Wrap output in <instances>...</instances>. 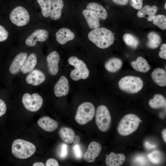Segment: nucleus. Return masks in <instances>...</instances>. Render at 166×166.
I'll list each match as a JSON object with an SVG mask.
<instances>
[{"label": "nucleus", "instance_id": "nucleus-1", "mask_svg": "<svg viewBox=\"0 0 166 166\" xmlns=\"http://www.w3.org/2000/svg\"><path fill=\"white\" fill-rule=\"evenodd\" d=\"M88 36L90 41L102 49L109 47L113 44L115 40L112 31L105 27L93 29L89 32Z\"/></svg>", "mask_w": 166, "mask_h": 166}, {"label": "nucleus", "instance_id": "nucleus-2", "mask_svg": "<svg viewBox=\"0 0 166 166\" xmlns=\"http://www.w3.org/2000/svg\"><path fill=\"white\" fill-rule=\"evenodd\" d=\"M141 122H142V121L136 115L127 114L119 122L117 128V131L121 136L129 135L138 129Z\"/></svg>", "mask_w": 166, "mask_h": 166}, {"label": "nucleus", "instance_id": "nucleus-3", "mask_svg": "<svg viewBox=\"0 0 166 166\" xmlns=\"http://www.w3.org/2000/svg\"><path fill=\"white\" fill-rule=\"evenodd\" d=\"M36 150L32 143L22 139L14 140L12 144L11 152L13 155L19 159H26L31 156Z\"/></svg>", "mask_w": 166, "mask_h": 166}, {"label": "nucleus", "instance_id": "nucleus-4", "mask_svg": "<svg viewBox=\"0 0 166 166\" xmlns=\"http://www.w3.org/2000/svg\"><path fill=\"white\" fill-rule=\"evenodd\" d=\"M143 81L140 77L132 76L123 77L118 83L119 88L121 91L130 94L138 92L143 88Z\"/></svg>", "mask_w": 166, "mask_h": 166}, {"label": "nucleus", "instance_id": "nucleus-5", "mask_svg": "<svg viewBox=\"0 0 166 166\" xmlns=\"http://www.w3.org/2000/svg\"><path fill=\"white\" fill-rule=\"evenodd\" d=\"M68 62L75 68L70 73V77L73 80L77 81L81 79L85 80L88 77L89 71L83 61L76 56H73L69 58Z\"/></svg>", "mask_w": 166, "mask_h": 166}, {"label": "nucleus", "instance_id": "nucleus-6", "mask_svg": "<svg viewBox=\"0 0 166 166\" xmlns=\"http://www.w3.org/2000/svg\"><path fill=\"white\" fill-rule=\"evenodd\" d=\"M95 108L91 102H85L78 107L75 119L80 125H84L91 121L95 114Z\"/></svg>", "mask_w": 166, "mask_h": 166}, {"label": "nucleus", "instance_id": "nucleus-7", "mask_svg": "<svg viewBox=\"0 0 166 166\" xmlns=\"http://www.w3.org/2000/svg\"><path fill=\"white\" fill-rule=\"evenodd\" d=\"M110 112L105 105H101L97 109L95 113V122L99 129L106 132L109 129L111 123Z\"/></svg>", "mask_w": 166, "mask_h": 166}, {"label": "nucleus", "instance_id": "nucleus-8", "mask_svg": "<svg viewBox=\"0 0 166 166\" xmlns=\"http://www.w3.org/2000/svg\"><path fill=\"white\" fill-rule=\"evenodd\" d=\"M22 101L27 110L34 112L40 109L42 105L43 100L42 97L37 93H34L30 95L26 93L22 97Z\"/></svg>", "mask_w": 166, "mask_h": 166}, {"label": "nucleus", "instance_id": "nucleus-9", "mask_svg": "<svg viewBox=\"0 0 166 166\" xmlns=\"http://www.w3.org/2000/svg\"><path fill=\"white\" fill-rule=\"evenodd\" d=\"M10 18L13 24L18 26H22L29 22L30 16L25 8L21 6H18L11 11Z\"/></svg>", "mask_w": 166, "mask_h": 166}, {"label": "nucleus", "instance_id": "nucleus-10", "mask_svg": "<svg viewBox=\"0 0 166 166\" xmlns=\"http://www.w3.org/2000/svg\"><path fill=\"white\" fill-rule=\"evenodd\" d=\"M102 149L101 144L98 142L93 141L89 144L84 155L85 160L88 163H92L99 156Z\"/></svg>", "mask_w": 166, "mask_h": 166}, {"label": "nucleus", "instance_id": "nucleus-11", "mask_svg": "<svg viewBox=\"0 0 166 166\" xmlns=\"http://www.w3.org/2000/svg\"><path fill=\"white\" fill-rule=\"evenodd\" d=\"M49 33L46 30L40 29L34 31L25 41L26 45L29 47L35 46L37 42H44L48 38Z\"/></svg>", "mask_w": 166, "mask_h": 166}, {"label": "nucleus", "instance_id": "nucleus-12", "mask_svg": "<svg viewBox=\"0 0 166 166\" xmlns=\"http://www.w3.org/2000/svg\"><path fill=\"white\" fill-rule=\"evenodd\" d=\"M60 60L58 53L54 51L50 53L46 57L48 72L52 76L56 75L59 70L58 64Z\"/></svg>", "mask_w": 166, "mask_h": 166}, {"label": "nucleus", "instance_id": "nucleus-13", "mask_svg": "<svg viewBox=\"0 0 166 166\" xmlns=\"http://www.w3.org/2000/svg\"><path fill=\"white\" fill-rule=\"evenodd\" d=\"M69 90V81L64 76H61L55 85L54 92L57 97L66 96Z\"/></svg>", "mask_w": 166, "mask_h": 166}, {"label": "nucleus", "instance_id": "nucleus-14", "mask_svg": "<svg viewBox=\"0 0 166 166\" xmlns=\"http://www.w3.org/2000/svg\"><path fill=\"white\" fill-rule=\"evenodd\" d=\"M27 54L21 52L18 54L14 58L9 68L11 74L15 75L21 70L27 57Z\"/></svg>", "mask_w": 166, "mask_h": 166}, {"label": "nucleus", "instance_id": "nucleus-15", "mask_svg": "<svg viewBox=\"0 0 166 166\" xmlns=\"http://www.w3.org/2000/svg\"><path fill=\"white\" fill-rule=\"evenodd\" d=\"M45 79L44 74L37 69L33 70L26 76V80L29 84L37 86L43 82Z\"/></svg>", "mask_w": 166, "mask_h": 166}, {"label": "nucleus", "instance_id": "nucleus-16", "mask_svg": "<svg viewBox=\"0 0 166 166\" xmlns=\"http://www.w3.org/2000/svg\"><path fill=\"white\" fill-rule=\"evenodd\" d=\"M37 124L42 129L49 132L54 131L58 126L57 121L48 116H44L40 118L38 120Z\"/></svg>", "mask_w": 166, "mask_h": 166}, {"label": "nucleus", "instance_id": "nucleus-17", "mask_svg": "<svg viewBox=\"0 0 166 166\" xmlns=\"http://www.w3.org/2000/svg\"><path fill=\"white\" fill-rule=\"evenodd\" d=\"M126 160L125 156L123 154H116L111 152L109 155H106L105 163L107 166H120L122 165Z\"/></svg>", "mask_w": 166, "mask_h": 166}, {"label": "nucleus", "instance_id": "nucleus-18", "mask_svg": "<svg viewBox=\"0 0 166 166\" xmlns=\"http://www.w3.org/2000/svg\"><path fill=\"white\" fill-rule=\"evenodd\" d=\"M75 37L74 33L67 28H62L56 33V40L61 45H64L68 42L73 40Z\"/></svg>", "mask_w": 166, "mask_h": 166}, {"label": "nucleus", "instance_id": "nucleus-19", "mask_svg": "<svg viewBox=\"0 0 166 166\" xmlns=\"http://www.w3.org/2000/svg\"><path fill=\"white\" fill-rule=\"evenodd\" d=\"M157 7L155 5L150 6L148 5L142 7L137 13V16L140 18H144L148 21H152L155 17Z\"/></svg>", "mask_w": 166, "mask_h": 166}, {"label": "nucleus", "instance_id": "nucleus-20", "mask_svg": "<svg viewBox=\"0 0 166 166\" xmlns=\"http://www.w3.org/2000/svg\"><path fill=\"white\" fill-rule=\"evenodd\" d=\"M86 9L99 18L105 20L107 18V13L106 10L98 3L93 2L89 3L87 5Z\"/></svg>", "mask_w": 166, "mask_h": 166}, {"label": "nucleus", "instance_id": "nucleus-21", "mask_svg": "<svg viewBox=\"0 0 166 166\" xmlns=\"http://www.w3.org/2000/svg\"><path fill=\"white\" fill-rule=\"evenodd\" d=\"M151 76L153 81L158 86H166V72L163 69L156 68L152 72Z\"/></svg>", "mask_w": 166, "mask_h": 166}, {"label": "nucleus", "instance_id": "nucleus-22", "mask_svg": "<svg viewBox=\"0 0 166 166\" xmlns=\"http://www.w3.org/2000/svg\"><path fill=\"white\" fill-rule=\"evenodd\" d=\"M131 65L135 70L140 72L145 73L150 69L147 61L141 56L138 57L135 61H131Z\"/></svg>", "mask_w": 166, "mask_h": 166}, {"label": "nucleus", "instance_id": "nucleus-23", "mask_svg": "<svg viewBox=\"0 0 166 166\" xmlns=\"http://www.w3.org/2000/svg\"><path fill=\"white\" fill-rule=\"evenodd\" d=\"M64 6L63 0H51V7L49 16L53 20H57L61 17Z\"/></svg>", "mask_w": 166, "mask_h": 166}, {"label": "nucleus", "instance_id": "nucleus-24", "mask_svg": "<svg viewBox=\"0 0 166 166\" xmlns=\"http://www.w3.org/2000/svg\"><path fill=\"white\" fill-rule=\"evenodd\" d=\"M122 65L123 62L120 59L113 57L109 58L105 62V67L108 72L114 73L119 71Z\"/></svg>", "mask_w": 166, "mask_h": 166}, {"label": "nucleus", "instance_id": "nucleus-25", "mask_svg": "<svg viewBox=\"0 0 166 166\" xmlns=\"http://www.w3.org/2000/svg\"><path fill=\"white\" fill-rule=\"evenodd\" d=\"M37 63V57L34 53H31L27 58L20 70L24 74H26L32 71Z\"/></svg>", "mask_w": 166, "mask_h": 166}, {"label": "nucleus", "instance_id": "nucleus-26", "mask_svg": "<svg viewBox=\"0 0 166 166\" xmlns=\"http://www.w3.org/2000/svg\"><path fill=\"white\" fill-rule=\"evenodd\" d=\"M149 106L154 109L166 108V100L164 96L159 93L155 94L148 102Z\"/></svg>", "mask_w": 166, "mask_h": 166}, {"label": "nucleus", "instance_id": "nucleus-27", "mask_svg": "<svg viewBox=\"0 0 166 166\" xmlns=\"http://www.w3.org/2000/svg\"><path fill=\"white\" fill-rule=\"evenodd\" d=\"M82 14L90 28L94 29L99 27L100 20L98 17L87 9L82 11Z\"/></svg>", "mask_w": 166, "mask_h": 166}, {"label": "nucleus", "instance_id": "nucleus-28", "mask_svg": "<svg viewBox=\"0 0 166 166\" xmlns=\"http://www.w3.org/2000/svg\"><path fill=\"white\" fill-rule=\"evenodd\" d=\"M58 134L61 138L65 142L68 144L73 143L75 133L71 128L62 127L59 129Z\"/></svg>", "mask_w": 166, "mask_h": 166}, {"label": "nucleus", "instance_id": "nucleus-29", "mask_svg": "<svg viewBox=\"0 0 166 166\" xmlns=\"http://www.w3.org/2000/svg\"><path fill=\"white\" fill-rule=\"evenodd\" d=\"M148 39L147 43V47L154 49L158 47L160 44L162 40L159 35L154 31L149 32L147 35Z\"/></svg>", "mask_w": 166, "mask_h": 166}, {"label": "nucleus", "instance_id": "nucleus-30", "mask_svg": "<svg viewBox=\"0 0 166 166\" xmlns=\"http://www.w3.org/2000/svg\"><path fill=\"white\" fill-rule=\"evenodd\" d=\"M123 39L125 44L132 49H136L139 44L138 39L130 34L127 33L124 34Z\"/></svg>", "mask_w": 166, "mask_h": 166}, {"label": "nucleus", "instance_id": "nucleus-31", "mask_svg": "<svg viewBox=\"0 0 166 166\" xmlns=\"http://www.w3.org/2000/svg\"><path fill=\"white\" fill-rule=\"evenodd\" d=\"M42 10L44 17L48 18L49 16L51 8V0H37Z\"/></svg>", "mask_w": 166, "mask_h": 166}, {"label": "nucleus", "instance_id": "nucleus-32", "mask_svg": "<svg viewBox=\"0 0 166 166\" xmlns=\"http://www.w3.org/2000/svg\"><path fill=\"white\" fill-rule=\"evenodd\" d=\"M153 23L159 28L163 30L166 29V17L164 15L156 16L153 20Z\"/></svg>", "mask_w": 166, "mask_h": 166}, {"label": "nucleus", "instance_id": "nucleus-33", "mask_svg": "<svg viewBox=\"0 0 166 166\" xmlns=\"http://www.w3.org/2000/svg\"><path fill=\"white\" fill-rule=\"evenodd\" d=\"M9 33L5 28L0 25V42L6 40L7 38Z\"/></svg>", "mask_w": 166, "mask_h": 166}, {"label": "nucleus", "instance_id": "nucleus-34", "mask_svg": "<svg viewBox=\"0 0 166 166\" xmlns=\"http://www.w3.org/2000/svg\"><path fill=\"white\" fill-rule=\"evenodd\" d=\"M131 6L136 10H140L142 7L143 0H130Z\"/></svg>", "mask_w": 166, "mask_h": 166}, {"label": "nucleus", "instance_id": "nucleus-35", "mask_svg": "<svg viewBox=\"0 0 166 166\" xmlns=\"http://www.w3.org/2000/svg\"><path fill=\"white\" fill-rule=\"evenodd\" d=\"M159 55L160 57L166 59V44H162L160 47V50L159 53Z\"/></svg>", "mask_w": 166, "mask_h": 166}, {"label": "nucleus", "instance_id": "nucleus-36", "mask_svg": "<svg viewBox=\"0 0 166 166\" xmlns=\"http://www.w3.org/2000/svg\"><path fill=\"white\" fill-rule=\"evenodd\" d=\"M6 111V106L4 101L0 99V117L4 115Z\"/></svg>", "mask_w": 166, "mask_h": 166}, {"label": "nucleus", "instance_id": "nucleus-37", "mask_svg": "<svg viewBox=\"0 0 166 166\" xmlns=\"http://www.w3.org/2000/svg\"><path fill=\"white\" fill-rule=\"evenodd\" d=\"M45 165L46 166H58L59 165L56 160L50 158L46 160Z\"/></svg>", "mask_w": 166, "mask_h": 166}, {"label": "nucleus", "instance_id": "nucleus-38", "mask_svg": "<svg viewBox=\"0 0 166 166\" xmlns=\"http://www.w3.org/2000/svg\"><path fill=\"white\" fill-rule=\"evenodd\" d=\"M74 154L76 157L78 158H80L81 156V151L79 145L76 144L73 147Z\"/></svg>", "mask_w": 166, "mask_h": 166}, {"label": "nucleus", "instance_id": "nucleus-39", "mask_svg": "<svg viewBox=\"0 0 166 166\" xmlns=\"http://www.w3.org/2000/svg\"><path fill=\"white\" fill-rule=\"evenodd\" d=\"M68 153L67 147L66 144H64L61 146L60 156L63 158L66 157Z\"/></svg>", "mask_w": 166, "mask_h": 166}, {"label": "nucleus", "instance_id": "nucleus-40", "mask_svg": "<svg viewBox=\"0 0 166 166\" xmlns=\"http://www.w3.org/2000/svg\"><path fill=\"white\" fill-rule=\"evenodd\" d=\"M128 0H112L115 3L120 5H125L127 4Z\"/></svg>", "mask_w": 166, "mask_h": 166}, {"label": "nucleus", "instance_id": "nucleus-41", "mask_svg": "<svg viewBox=\"0 0 166 166\" xmlns=\"http://www.w3.org/2000/svg\"><path fill=\"white\" fill-rule=\"evenodd\" d=\"M80 138L78 135H75L73 141V143L75 144H78L80 141Z\"/></svg>", "mask_w": 166, "mask_h": 166}, {"label": "nucleus", "instance_id": "nucleus-42", "mask_svg": "<svg viewBox=\"0 0 166 166\" xmlns=\"http://www.w3.org/2000/svg\"><path fill=\"white\" fill-rule=\"evenodd\" d=\"M162 136L164 142H166V129H164L162 132Z\"/></svg>", "mask_w": 166, "mask_h": 166}, {"label": "nucleus", "instance_id": "nucleus-43", "mask_svg": "<svg viewBox=\"0 0 166 166\" xmlns=\"http://www.w3.org/2000/svg\"><path fill=\"white\" fill-rule=\"evenodd\" d=\"M33 166H44V164L42 162H37L34 163L33 164Z\"/></svg>", "mask_w": 166, "mask_h": 166}, {"label": "nucleus", "instance_id": "nucleus-44", "mask_svg": "<svg viewBox=\"0 0 166 166\" xmlns=\"http://www.w3.org/2000/svg\"><path fill=\"white\" fill-rule=\"evenodd\" d=\"M164 9L165 10L166 9V2L165 3V5H164Z\"/></svg>", "mask_w": 166, "mask_h": 166}]
</instances>
